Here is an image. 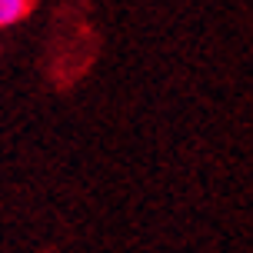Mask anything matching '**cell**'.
Segmentation results:
<instances>
[{
  "label": "cell",
  "instance_id": "6da1fadb",
  "mask_svg": "<svg viewBox=\"0 0 253 253\" xmlns=\"http://www.w3.org/2000/svg\"><path fill=\"white\" fill-rule=\"evenodd\" d=\"M30 10H34V0H0V27L24 20Z\"/></svg>",
  "mask_w": 253,
  "mask_h": 253
}]
</instances>
